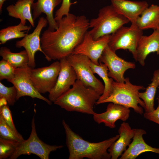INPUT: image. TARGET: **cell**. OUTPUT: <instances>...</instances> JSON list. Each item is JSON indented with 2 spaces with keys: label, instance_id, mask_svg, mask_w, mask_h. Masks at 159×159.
Wrapping results in <instances>:
<instances>
[{
  "label": "cell",
  "instance_id": "cell-17",
  "mask_svg": "<svg viewBox=\"0 0 159 159\" xmlns=\"http://www.w3.org/2000/svg\"><path fill=\"white\" fill-rule=\"evenodd\" d=\"M146 134L142 129H135L132 142L123 153L120 159H135L141 154L146 152H152L159 154V148L152 147L144 141L143 135Z\"/></svg>",
  "mask_w": 159,
  "mask_h": 159
},
{
  "label": "cell",
  "instance_id": "cell-18",
  "mask_svg": "<svg viewBox=\"0 0 159 159\" xmlns=\"http://www.w3.org/2000/svg\"><path fill=\"white\" fill-rule=\"evenodd\" d=\"M152 52L159 54V29L154 30L149 36H141L136 49L135 61L141 66H144L147 56Z\"/></svg>",
  "mask_w": 159,
  "mask_h": 159
},
{
  "label": "cell",
  "instance_id": "cell-29",
  "mask_svg": "<svg viewBox=\"0 0 159 159\" xmlns=\"http://www.w3.org/2000/svg\"><path fill=\"white\" fill-rule=\"evenodd\" d=\"M17 94V90L14 85L7 87L0 82V98H4L9 105L13 106L14 105Z\"/></svg>",
  "mask_w": 159,
  "mask_h": 159
},
{
  "label": "cell",
  "instance_id": "cell-25",
  "mask_svg": "<svg viewBox=\"0 0 159 159\" xmlns=\"http://www.w3.org/2000/svg\"><path fill=\"white\" fill-rule=\"evenodd\" d=\"M0 55L2 59L8 62L16 68L28 65L29 57L25 50L18 53H14L9 48L3 47L0 48Z\"/></svg>",
  "mask_w": 159,
  "mask_h": 159
},
{
  "label": "cell",
  "instance_id": "cell-4",
  "mask_svg": "<svg viewBox=\"0 0 159 159\" xmlns=\"http://www.w3.org/2000/svg\"><path fill=\"white\" fill-rule=\"evenodd\" d=\"M145 89L142 85H134L131 83L129 77L125 78L123 82L113 81L112 91L106 99L96 105L112 102L133 109L136 113L143 114V108H145L143 101L139 96V91Z\"/></svg>",
  "mask_w": 159,
  "mask_h": 159
},
{
  "label": "cell",
  "instance_id": "cell-26",
  "mask_svg": "<svg viewBox=\"0 0 159 159\" xmlns=\"http://www.w3.org/2000/svg\"><path fill=\"white\" fill-rule=\"evenodd\" d=\"M21 22L18 25L8 26L0 30V44H4L7 41L16 38L24 37L31 29Z\"/></svg>",
  "mask_w": 159,
  "mask_h": 159
},
{
  "label": "cell",
  "instance_id": "cell-7",
  "mask_svg": "<svg viewBox=\"0 0 159 159\" xmlns=\"http://www.w3.org/2000/svg\"><path fill=\"white\" fill-rule=\"evenodd\" d=\"M142 30L135 24L129 27L123 26L111 34L108 45L116 52L120 49H127L135 60L138 41L143 35Z\"/></svg>",
  "mask_w": 159,
  "mask_h": 159
},
{
  "label": "cell",
  "instance_id": "cell-13",
  "mask_svg": "<svg viewBox=\"0 0 159 159\" xmlns=\"http://www.w3.org/2000/svg\"><path fill=\"white\" fill-rule=\"evenodd\" d=\"M48 24L46 18L44 17L39 18L37 26L33 32L27 34L21 40L17 41L15 47L18 48L24 47L29 57L28 65L32 68L36 66L35 54L39 51L44 55V53L41 47L40 35L43 28L46 27Z\"/></svg>",
  "mask_w": 159,
  "mask_h": 159
},
{
  "label": "cell",
  "instance_id": "cell-9",
  "mask_svg": "<svg viewBox=\"0 0 159 159\" xmlns=\"http://www.w3.org/2000/svg\"><path fill=\"white\" fill-rule=\"evenodd\" d=\"M60 69V61L50 65L32 68L31 79L35 88L40 94L49 92L55 86Z\"/></svg>",
  "mask_w": 159,
  "mask_h": 159
},
{
  "label": "cell",
  "instance_id": "cell-16",
  "mask_svg": "<svg viewBox=\"0 0 159 159\" xmlns=\"http://www.w3.org/2000/svg\"><path fill=\"white\" fill-rule=\"evenodd\" d=\"M111 1L116 11L127 18L131 24H135L138 18L149 6L145 1L111 0Z\"/></svg>",
  "mask_w": 159,
  "mask_h": 159
},
{
  "label": "cell",
  "instance_id": "cell-5",
  "mask_svg": "<svg viewBox=\"0 0 159 159\" xmlns=\"http://www.w3.org/2000/svg\"><path fill=\"white\" fill-rule=\"evenodd\" d=\"M129 21L119 13L111 4L99 11L98 16L89 22V32L93 39L96 40L103 36L110 35Z\"/></svg>",
  "mask_w": 159,
  "mask_h": 159
},
{
  "label": "cell",
  "instance_id": "cell-28",
  "mask_svg": "<svg viewBox=\"0 0 159 159\" xmlns=\"http://www.w3.org/2000/svg\"><path fill=\"white\" fill-rule=\"evenodd\" d=\"M20 143L0 137V159H6L10 157Z\"/></svg>",
  "mask_w": 159,
  "mask_h": 159
},
{
  "label": "cell",
  "instance_id": "cell-32",
  "mask_svg": "<svg viewBox=\"0 0 159 159\" xmlns=\"http://www.w3.org/2000/svg\"><path fill=\"white\" fill-rule=\"evenodd\" d=\"M0 115L2 116L7 124L11 128L16 132L19 133L14 124L11 111L7 104L0 105Z\"/></svg>",
  "mask_w": 159,
  "mask_h": 159
},
{
  "label": "cell",
  "instance_id": "cell-14",
  "mask_svg": "<svg viewBox=\"0 0 159 159\" xmlns=\"http://www.w3.org/2000/svg\"><path fill=\"white\" fill-rule=\"evenodd\" d=\"M60 60V69L54 87L49 92V99L54 102L66 92L77 80L75 72L66 58Z\"/></svg>",
  "mask_w": 159,
  "mask_h": 159
},
{
  "label": "cell",
  "instance_id": "cell-30",
  "mask_svg": "<svg viewBox=\"0 0 159 159\" xmlns=\"http://www.w3.org/2000/svg\"><path fill=\"white\" fill-rule=\"evenodd\" d=\"M16 68L9 63L2 59L0 61V80L6 79L8 81L13 79Z\"/></svg>",
  "mask_w": 159,
  "mask_h": 159
},
{
  "label": "cell",
  "instance_id": "cell-11",
  "mask_svg": "<svg viewBox=\"0 0 159 159\" xmlns=\"http://www.w3.org/2000/svg\"><path fill=\"white\" fill-rule=\"evenodd\" d=\"M99 62L106 65L108 76L118 82H124L125 72L129 69H134L136 67L135 63L127 61L118 56L108 45L100 56Z\"/></svg>",
  "mask_w": 159,
  "mask_h": 159
},
{
  "label": "cell",
  "instance_id": "cell-33",
  "mask_svg": "<svg viewBox=\"0 0 159 159\" xmlns=\"http://www.w3.org/2000/svg\"><path fill=\"white\" fill-rule=\"evenodd\" d=\"M157 100L158 104L157 108L151 112H145L143 115L146 119L159 125V97Z\"/></svg>",
  "mask_w": 159,
  "mask_h": 159
},
{
  "label": "cell",
  "instance_id": "cell-12",
  "mask_svg": "<svg viewBox=\"0 0 159 159\" xmlns=\"http://www.w3.org/2000/svg\"><path fill=\"white\" fill-rule=\"evenodd\" d=\"M110 37L111 34L107 35L95 40L87 31L81 42L74 49L72 54L85 55L94 63L99 65V59L108 45Z\"/></svg>",
  "mask_w": 159,
  "mask_h": 159
},
{
  "label": "cell",
  "instance_id": "cell-20",
  "mask_svg": "<svg viewBox=\"0 0 159 159\" xmlns=\"http://www.w3.org/2000/svg\"><path fill=\"white\" fill-rule=\"evenodd\" d=\"M62 1V0H37L31 6L33 20H35L42 13H44L49 25L48 29L51 31L57 29L58 24L54 17L53 11L55 8Z\"/></svg>",
  "mask_w": 159,
  "mask_h": 159
},
{
  "label": "cell",
  "instance_id": "cell-23",
  "mask_svg": "<svg viewBox=\"0 0 159 159\" xmlns=\"http://www.w3.org/2000/svg\"><path fill=\"white\" fill-rule=\"evenodd\" d=\"M151 82L143 92H139V95L145 105V112H150L155 110L154 99L157 88L159 86V69L155 70Z\"/></svg>",
  "mask_w": 159,
  "mask_h": 159
},
{
  "label": "cell",
  "instance_id": "cell-21",
  "mask_svg": "<svg viewBox=\"0 0 159 159\" xmlns=\"http://www.w3.org/2000/svg\"><path fill=\"white\" fill-rule=\"evenodd\" d=\"M34 0H18L14 5L8 6L6 9L9 16L19 19L20 22L26 25L28 20L32 27H35L34 21L31 9Z\"/></svg>",
  "mask_w": 159,
  "mask_h": 159
},
{
  "label": "cell",
  "instance_id": "cell-3",
  "mask_svg": "<svg viewBox=\"0 0 159 159\" xmlns=\"http://www.w3.org/2000/svg\"><path fill=\"white\" fill-rule=\"evenodd\" d=\"M66 92L54 103L67 111L93 115L94 107L101 95L86 87L77 79Z\"/></svg>",
  "mask_w": 159,
  "mask_h": 159
},
{
  "label": "cell",
  "instance_id": "cell-27",
  "mask_svg": "<svg viewBox=\"0 0 159 159\" xmlns=\"http://www.w3.org/2000/svg\"><path fill=\"white\" fill-rule=\"evenodd\" d=\"M0 137L20 143L25 140L20 133L16 132L7 124L1 115H0Z\"/></svg>",
  "mask_w": 159,
  "mask_h": 159
},
{
  "label": "cell",
  "instance_id": "cell-24",
  "mask_svg": "<svg viewBox=\"0 0 159 159\" xmlns=\"http://www.w3.org/2000/svg\"><path fill=\"white\" fill-rule=\"evenodd\" d=\"M90 64L93 73L99 75L103 80L104 84V92L97 102L96 104L105 99L110 95L112 92V83L114 80L112 78H110L108 76V69L105 64L99 62V64L97 65L91 60Z\"/></svg>",
  "mask_w": 159,
  "mask_h": 159
},
{
  "label": "cell",
  "instance_id": "cell-19",
  "mask_svg": "<svg viewBox=\"0 0 159 159\" xmlns=\"http://www.w3.org/2000/svg\"><path fill=\"white\" fill-rule=\"evenodd\" d=\"M135 129H132L129 124L123 122L118 129L119 136L108 149L111 159H117L121 156L130 143L134 136Z\"/></svg>",
  "mask_w": 159,
  "mask_h": 159
},
{
  "label": "cell",
  "instance_id": "cell-22",
  "mask_svg": "<svg viewBox=\"0 0 159 159\" xmlns=\"http://www.w3.org/2000/svg\"><path fill=\"white\" fill-rule=\"evenodd\" d=\"M135 24L142 30L159 29V5L152 4L146 8L136 19Z\"/></svg>",
  "mask_w": 159,
  "mask_h": 159
},
{
  "label": "cell",
  "instance_id": "cell-6",
  "mask_svg": "<svg viewBox=\"0 0 159 159\" xmlns=\"http://www.w3.org/2000/svg\"><path fill=\"white\" fill-rule=\"evenodd\" d=\"M32 130L27 140L20 143L10 159H16L22 155L35 154L41 159H49L52 152L62 148L63 146L50 145L41 140L38 137L36 131L34 116L31 123Z\"/></svg>",
  "mask_w": 159,
  "mask_h": 159
},
{
  "label": "cell",
  "instance_id": "cell-34",
  "mask_svg": "<svg viewBox=\"0 0 159 159\" xmlns=\"http://www.w3.org/2000/svg\"><path fill=\"white\" fill-rule=\"evenodd\" d=\"M4 2H3V0H0V13H1L2 11V7Z\"/></svg>",
  "mask_w": 159,
  "mask_h": 159
},
{
  "label": "cell",
  "instance_id": "cell-15",
  "mask_svg": "<svg viewBox=\"0 0 159 159\" xmlns=\"http://www.w3.org/2000/svg\"><path fill=\"white\" fill-rule=\"evenodd\" d=\"M130 108L123 106L110 102L105 112L100 113L95 112L93 115L94 120L98 124L103 123L111 128L116 127L115 122L120 120L125 121L130 116Z\"/></svg>",
  "mask_w": 159,
  "mask_h": 159
},
{
  "label": "cell",
  "instance_id": "cell-1",
  "mask_svg": "<svg viewBox=\"0 0 159 159\" xmlns=\"http://www.w3.org/2000/svg\"><path fill=\"white\" fill-rule=\"evenodd\" d=\"M89 22L84 15L76 16L69 13L57 22V29L45 30L40 43L47 61L60 60L72 54L89 28Z\"/></svg>",
  "mask_w": 159,
  "mask_h": 159
},
{
  "label": "cell",
  "instance_id": "cell-35",
  "mask_svg": "<svg viewBox=\"0 0 159 159\" xmlns=\"http://www.w3.org/2000/svg\"><path fill=\"white\" fill-rule=\"evenodd\" d=\"M7 0H3V2H4L5 1H6Z\"/></svg>",
  "mask_w": 159,
  "mask_h": 159
},
{
  "label": "cell",
  "instance_id": "cell-8",
  "mask_svg": "<svg viewBox=\"0 0 159 159\" xmlns=\"http://www.w3.org/2000/svg\"><path fill=\"white\" fill-rule=\"evenodd\" d=\"M66 58L74 70L77 79L86 87L93 89L102 95L104 85L94 75L90 66V59L81 54H72Z\"/></svg>",
  "mask_w": 159,
  "mask_h": 159
},
{
  "label": "cell",
  "instance_id": "cell-10",
  "mask_svg": "<svg viewBox=\"0 0 159 159\" xmlns=\"http://www.w3.org/2000/svg\"><path fill=\"white\" fill-rule=\"evenodd\" d=\"M32 68L28 65L16 68L14 78L8 81L12 83L17 92L16 100L24 96H28L32 98H37L51 105L52 102L44 97L36 89L31 79Z\"/></svg>",
  "mask_w": 159,
  "mask_h": 159
},
{
  "label": "cell",
  "instance_id": "cell-2",
  "mask_svg": "<svg viewBox=\"0 0 159 159\" xmlns=\"http://www.w3.org/2000/svg\"><path fill=\"white\" fill-rule=\"evenodd\" d=\"M62 124L66 135L69 159L111 158L108 149L118 138L119 135L100 142L91 143L84 140L73 131L64 120Z\"/></svg>",
  "mask_w": 159,
  "mask_h": 159
},
{
  "label": "cell",
  "instance_id": "cell-31",
  "mask_svg": "<svg viewBox=\"0 0 159 159\" xmlns=\"http://www.w3.org/2000/svg\"><path fill=\"white\" fill-rule=\"evenodd\" d=\"M75 1L73 2H71V0H62V3L60 7L55 12L54 19L57 22L64 16H66L69 13L71 5L77 3Z\"/></svg>",
  "mask_w": 159,
  "mask_h": 159
}]
</instances>
